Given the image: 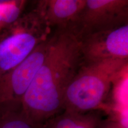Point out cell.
<instances>
[{"instance_id": "7a4b0ae2", "label": "cell", "mask_w": 128, "mask_h": 128, "mask_svg": "<svg viewBox=\"0 0 128 128\" xmlns=\"http://www.w3.org/2000/svg\"><path fill=\"white\" fill-rule=\"evenodd\" d=\"M128 62V60L83 61L64 94L63 111L82 114L100 110Z\"/></svg>"}, {"instance_id": "277c9868", "label": "cell", "mask_w": 128, "mask_h": 128, "mask_svg": "<svg viewBox=\"0 0 128 128\" xmlns=\"http://www.w3.org/2000/svg\"><path fill=\"white\" fill-rule=\"evenodd\" d=\"M50 37L40 44L23 62L0 76V116L22 111L25 94L47 55Z\"/></svg>"}, {"instance_id": "5b68a950", "label": "cell", "mask_w": 128, "mask_h": 128, "mask_svg": "<svg viewBox=\"0 0 128 128\" xmlns=\"http://www.w3.org/2000/svg\"><path fill=\"white\" fill-rule=\"evenodd\" d=\"M128 24V0H86L70 30L78 40Z\"/></svg>"}, {"instance_id": "52a82bcc", "label": "cell", "mask_w": 128, "mask_h": 128, "mask_svg": "<svg viewBox=\"0 0 128 128\" xmlns=\"http://www.w3.org/2000/svg\"><path fill=\"white\" fill-rule=\"evenodd\" d=\"M86 0H44L38 4L52 29L70 30L84 8Z\"/></svg>"}, {"instance_id": "8992f818", "label": "cell", "mask_w": 128, "mask_h": 128, "mask_svg": "<svg viewBox=\"0 0 128 128\" xmlns=\"http://www.w3.org/2000/svg\"><path fill=\"white\" fill-rule=\"evenodd\" d=\"M84 62L128 60V24L79 40Z\"/></svg>"}, {"instance_id": "3957f363", "label": "cell", "mask_w": 128, "mask_h": 128, "mask_svg": "<svg viewBox=\"0 0 128 128\" xmlns=\"http://www.w3.org/2000/svg\"><path fill=\"white\" fill-rule=\"evenodd\" d=\"M52 28L38 3L0 32V76L23 62L50 38Z\"/></svg>"}, {"instance_id": "30bf717a", "label": "cell", "mask_w": 128, "mask_h": 128, "mask_svg": "<svg viewBox=\"0 0 128 128\" xmlns=\"http://www.w3.org/2000/svg\"><path fill=\"white\" fill-rule=\"evenodd\" d=\"M0 128H39L20 112H10L0 116Z\"/></svg>"}, {"instance_id": "8fae6325", "label": "cell", "mask_w": 128, "mask_h": 128, "mask_svg": "<svg viewBox=\"0 0 128 128\" xmlns=\"http://www.w3.org/2000/svg\"><path fill=\"white\" fill-rule=\"evenodd\" d=\"M96 128H128V124L122 119L117 118H110L102 119Z\"/></svg>"}, {"instance_id": "9c48e42d", "label": "cell", "mask_w": 128, "mask_h": 128, "mask_svg": "<svg viewBox=\"0 0 128 128\" xmlns=\"http://www.w3.org/2000/svg\"><path fill=\"white\" fill-rule=\"evenodd\" d=\"M28 1H0V32L14 23L24 12Z\"/></svg>"}, {"instance_id": "6da1fadb", "label": "cell", "mask_w": 128, "mask_h": 128, "mask_svg": "<svg viewBox=\"0 0 128 128\" xmlns=\"http://www.w3.org/2000/svg\"><path fill=\"white\" fill-rule=\"evenodd\" d=\"M82 62L79 40L71 32L55 30L22 103V113L33 124L40 127L63 112L64 94Z\"/></svg>"}, {"instance_id": "ba28073f", "label": "cell", "mask_w": 128, "mask_h": 128, "mask_svg": "<svg viewBox=\"0 0 128 128\" xmlns=\"http://www.w3.org/2000/svg\"><path fill=\"white\" fill-rule=\"evenodd\" d=\"M102 119L100 110L82 114L63 111L48 119L39 128H96Z\"/></svg>"}]
</instances>
